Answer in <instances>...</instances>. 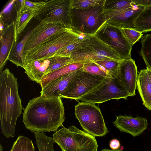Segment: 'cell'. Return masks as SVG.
<instances>
[{"label":"cell","instance_id":"obj_1","mask_svg":"<svg viewBox=\"0 0 151 151\" xmlns=\"http://www.w3.org/2000/svg\"><path fill=\"white\" fill-rule=\"evenodd\" d=\"M64 108L61 98L40 96L30 100L23 113L25 127L32 132H55L63 127Z\"/></svg>","mask_w":151,"mask_h":151},{"label":"cell","instance_id":"obj_2","mask_svg":"<svg viewBox=\"0 0 151 151\" xmlns=\"http://www.w3.org/2000/svg\"><path fill=\"white\" fill-rule=\"evenodd\" d=\"M17 78L6 68L0 74V120L1 132L6 138L14 137L17 118L23 108Z\"/></svg>","mask_w":151,"mask_h":151},{"label":"cell","instance_id":"obj_3","mask_svg":"<svg viewBox=\"0 0 151 151\" xmlns=\"http://www.w3.org/2000/svg\"><path fill=\"white\" fill-rule=\"evenodd\" d=\"M75 63L82 64L101 60H122L109 45L95 35H85L79 46L70 54Z\"/></svg>","mask_w":151,"mask_h":151},{"label":"cell","instance_id":"obj_4","mask_svg":"<svg viewBox=\"0 0 151 151\" xmlns=\"http://www.w3.org/2000/svg\"><path fill=\"white\" fill-rule=\"evenodd\" d=\"M52 137L62 151H97L95 137L73 125L63 127Z\"/></svg>","mask_w":151,"mask_h":151},{"label":"cell","instance_id":"obj_5","mask_svg":"<svg viewBox=\"0 0 151 151\" xmlns=\"http://www.w3.org/2000/svg\"><path fill=\"white\" fill-rule=\"evenodd\" d=\"M104 1L85 9L72 8V28L79 33L95 35L99 29L106 22L104 8Z\"/></svg>","mask_w":151,"mask_h":151},{"label":"cell","instance_id":"obj_6","mask_svg":"<svg viewBox=\"0 0 151 151\" xmlns=\"http://www.w3.org/2000/svg\"><path fill=\"white\" fill-rule=\"evenodd\" d=\"M83 35L76 32L71 27L56 33L32 50L25 59V63L50 58L62 48L78 40Z\"/></svg>","mask_w":151,"mask_h":151},{"label":"cell","instance_id":"obj_7","mask_svg":"<svg viewBox=\"0 0 151 151\" xmlns=\"http://www.w3.org/2000/svg\"><path fill=\"white\" fill-rule=\"evenodd\" d=\"M75 113L82 129L88 134L101 137L109 132L101 111L95 104L79 102L75 106Z\"/></svg>","mask_w":151,"mask_h":151},{"label":"cell","instance_id":"obj_8","mask_svg":"<svg viewBox=\"0 0 151 151\" xmlns=\"http://www.w3.org/2000/svg\"><path fill=\"white\" fill-rule=\"evenodd\" d=\"M112 79L88 73L82 68L73 77L60 97L79 100Z\"/></svg>","mask_w":151,"mask_h":151},{"label":"cell","instance_id":"obj_9","mask_svg":"<svg viewBox=\"0 0 151 151\" xmlns=\"http://www.w3.org/2000/svg\"><path fill=\"white\" fill-rule=\"evenodd\" d=\"M72 9V0L47 1L44 6L37 11L34 18L40 22L71 27Z\"/></svg>","mask_w":151,"mask_h":151},{"label":"cell","instance_id":"obj_10","mask_svg":"<svg viewBox=\"0 0 151 151\" xmlns=\"http://www.w3.org/2000/svg\"><path fill=\"white\" fill-rule=\"evenodd\" d=\"M95 35L109 46L122 60L132 59L131 52L132 47L120 28L105 23L99 29Z\"/></svg>","mask_w":151,"mask_h":151},{"label":"cell","instance_id":"obj_11","mask_svg":"<svg viewBox=\"0 0 151 151\" xmlns=\"http://www.w3.org/2000/svg\"><path fill=\"white\" fill-rule=\"evenodd\" d=\"M129 94L118 83L116 79H112L79 100L93 104H100L112 99H127Z\"/></svg>","mask_w":151,"mask_h":151},{"label":"cell","instance_id":"obj_12","mask_svg":"<svg viewBox=\"0 0 151 151\" xmlns=\"http://www.w3.org/2000/svg\"><path fill=\"white\" fill-rule=\"evenodd\" d=\"M69 27L59 24L40 22L31 29L30 35L25 44L24 50V60L32 50L46 39L54 34Z\"/></svg>","mask_w":151,"mask_h":151},{"label":"cell","instance_id":"obj_13","mask_svg":"<svg viewBox=\"0 0 151 151\" xmlns=\"http://www.w3.org/2000/svg\"><path fill=\"white\" fill-rule=\"evenodd\" d=\"M145 7L136 4L132 7L121 10L104 11L106 23L120 29H135V20Z\"/></svg>","mask_w":151,"mask_h":151},{"label":"cell","instance_id":"obj_14","mask_svg":"<svg viewBox=\"0 0 151 151\" xmlns=\"http://www.w3.org/2000/svg\"><path fill=\"white\" fill-rule=\"evenodd\" d=\"M137 67L132 58L119 62L116 78L119 85L132 96L135 95L138 77Z\"/></svg>","mask_w":151,"mask_h":151},{"label":"cell","instance_id":"obj_15","mask_svg":"<svg viewBox=\"0 0 151 151\" xmlns=\"http://www.w3.org/2000/svg\"><path fill=\"white\" fill-rule=\"evenodd\" d=\"M113 123L120 131L129 133L134 137L140 135L148 125L147 120L144 117L127 115L116 116Z\"/></svg>","mask_w":151,"mask_h":151},{"label":"cell","instance_id":"obj_16","mask_svg":"<svg viewBox=\"0 0 151 151\" xmlns=\"http://www.w3.org/2000/svg\"><path fill=\"white\" fill-rule=\"evenodd\" d=\"M0 72L4 68L14 45L15 38V22L8 26L0 34Z\"/></svg>","mask_w":151,"mask_h":151},{"label":"cell","instance_id":"obj_17","mask_svg":"<svg viewBox=\"0 0 151 151\" xmlns=\"http://www.w3.org/2000/svg\"><path fill=\"white\" fill-rule=\"evenodd\" d=\"M81 69L65 75L50 82L42 89L40 95L47 97L61 98V95L73 77Z\"/></svg>","mask_w":151,"mask_h":151},{"label":"cell","instance_id":"obj_18","mask_svg":"<svg viewBox=\"0 0 151 151\" xmlns=\"http://www.w3.org/2000/svg\"><path fill=\"white\" fill-rule=\"evenodd\" d=\"M137 86L143 104L151 110V70L147 68L140 70L138 76Z\"/></svg>","mask_w":151,"mask_h":151},{"label":"cell","instance_id":"obj_19","mask_svg":"<svg viewBox=\"0 0 151 151\" xmlns=\"http://www.w3.org/2000/svg\"><path fill=\"white\" fill-rule=\"evenodd\" d=\"M51 63L50 58L29 62L26 64L25 73L30 80L39 84L46 75Z\"/></svg>","mask_w":151,"mask_h":151},{"label":"cell","instance_id":"obj_20","mask_svg":"<svg viewBox=\"0 0 151 151\" xmlns=\"http://www.w3.org/2000/svg\"><path fill=\"white\" fill-rule=\"evenodd\" d=\"M83 64L74 63L68 64L44 76L39 84L42 89L50 82L65 75L83 68Z\"/></svg>","mask_w":151,"mask_h":151},{"label":"cell","instance_id":"obj_21","mask_svg":"<svg viewBox=\"0 0 151 151\" xmlns=\"http://www.w3.org/2000/svg\"><path fill=\"white\" fill-rule=\"evenodd\" d=\"M31 30L28 32L20 41L15 44L9 56L8 60L17 67H21L24 69L26 66L24 55L25 44L29 37Z\"/></svg>","mask_w":151,"mask_h":151},{"label":"cell","instance_id":"obj_22","mask_svg":"<svg viewBox=\"0 0 151 151\" xmlns=\"http://www.w3.org/2000/svg\"><path fill=\"white\" fill-rule=\"evenodd\" d=\"M134 28L142 33L151 31V6H145L135 20Z\"/></svg>","mask_w":151,"mask_h":151},{"label":"cell","instance_id":"obj_23","mask_svg":"<svg viewBox=\"0 0 151 151\" xmlns=\"http://www.w3.org/2000/svg\"><path fill=\"white\" fill-rule=\"evenodd\" d=\"M15 0L9 1L4 6L0 14V23L8 27L15 22L17 12L15 5Z\"/></svg>","mask_w":151,"mask_h":151},{"label":"cell","instance_id":"obj_24","mask_svg":"<svg viewBox=\"0 0 151 151\" xmlns=\"http://www.w3.org/2000/svg\"><path fill=\"white\" fill-rule=\"evenodd\" d=\"M37 11H30L23 13L17 17L15 22V38L16 43L18 40L19 35L23 31L31 19L34 17Z\"/></svg>","mask_w":151,"mask_h":151},{"label":"cell","instance_id":"obj_25","mask_svg":"<svg viewBox=\"0 0 151 151\" xmlns=\"http://www.w3.org/2000/svg\"><path fill=\"white\" fill-rule=\"evenodd\" d=\"M141 38L140 55L145 61L147 68L151 70V34L145 35Z\"/></svg>","mask_w":151,"mask_h":151},{"label":"cell","instance_id":"obj_26","mask_svg":"<svg viewBox=\"0 0 151 151\" xmlns=\"http://www.w3.org/2000/svg\"><path fill=\"white\" fill-rule=\"evenodd\" d=\"M36 142L39 151H54L55 142L53 137H49L43 132H34Z\"/></svg>","mask_w":151,"mask_h":151},{"label":"cell","instance_id":"obj_27","mask_svg":"<svg viewBox=\"0 0 151 151\" xmlns=\"http://www.w3.org/2000/svg\"><path fill=\"white\" fill-rule=\"evenodd\" d=\"M136 4L133 0H105L104 11H119L132 7Z\"/></svg>","mask_w":151,"mask_h":151},{"label":"cell","instance_id":"obj_28","mask_svg":"<svg viewBox=\"0 0 151 151\" xmlns=\"http://www.w3.org/2000/svg\"><path fill=\"white\" fill-rule=\"evenodd\" d=\"M119 62L104 60L96 61L94 63L97 64L112 78L116 79L117 75Z\"/></svg>","mask_w":151,"mask_h":151},{"label":"cell","instance_id":"obj_29","mask_svg":"<svg viewBox=\"0 0 151 151\" xmlns=\"http://www.w3.org/2000/svg\"><path fill=\"white\" fill-rule=\"evenodd\" d=\"M10 151H35V148L31 140L20 135L14 142Z\"/></svg>","mask_w":151,"mask_h":151},{"label":"cell","instance_id":"obj_30","mask_svg":"<svg viewBox=\"0 0 151 151\" xmlns=\"http://www.w3.org/2000/svg\"><path fill=\"white\" fill-rule=\"evenodd\" d=\"M50 59L51 64L46 75L68 64L74 63L73 60L70 57L53 56L50 57Z\"/></svg>","mask_w":151,"mask_h":151},{"label":"cell","instance_id":"obj_31","mask_svg":"<svg viewBox=\"0 0 151 151\" xmlns=\"http://www.w3.org/2000/svg\"><path fill=\"white\" fill-rule=\"evenodd\" d=\"M84 36V35L77 41L62 48L54 54L52 56H60L70 57L71 53L79 46L82 41Z\"/></svg>","mask_w":151,"mask_h":151},{"label":"cell","instance_id":"obj_32","mask_svg":"<svg viewBox=\"0 0 151 151\" xmlns=\"http://www.w3.org/2000/svg\"><path fill=\"white\" fill-rule=\"evenodd\" d=\"M83 65V69L84 71L93 75L112 78L108 74L104 72L95 63H88Z\"/></svg>","mask_w":151,"mask_h":151},{"label":"cell","instance_id":"obj_33","mask_svg":"<svg viewBox=\"0 0 151 151\" xmlns=\"http://www.w3.org/2000/svg\"><path fill=\"white\" fill-rule=\"evenodd\" d=\"M121 29L132 47L141 38L143 35L142 33L135 29L122 28Z\"/></svg>","mask_w":151,"mask_h":151},{"label":"cell","instance_id":"obj_34","mask_svg":"<svg viewBox=\"0 0 151 151\" xmlns=\"http://www.w3.org/2000/svg\"><path fill=\"white\" fill-rule=\"evenodd\" d=\"M105 0H72V8L85 9L100 4Z\"/></svg>","mask_w":151,"mask_h":151},{"label":"cell","instance_id":"obj_35","mask_svg":"<svg viewBox=\"0 0 151 151\" xmlns=\"http://www.w3.org/2000/svg\"><path fill=\"white\" fill-rule=\"evenodd\" d=\"M47 1H33L25 0L24 9L21 13L30 11H38L44 6Z\"/></svg>","mask_w":151,"mask_h":151},{"label":"cell","instance_id":"obj_36","mask_svg":"<svg viewBox=\"0 0 151 151\" xmlns=\"http://www.w3.org/2000/svg\"><path fill=\"white\" fill-rule=\"evenodd\" d=\"M25 2V0H15V5L17 12V17L20 14L24 9Z\"/></svg>","mask_w":151,"mask_h":151},{"label":"cell","instance_id":"obj_37","mask_svg":"<svg viewBox=\"0 0 151 151\" xmlns=\"http://www.w3.org/2000/svg\"><path fill=\"white\" fill-rule=\"evenodd\" d=\"M120 143L119 141L116 139L111 140L109 143V146L113 150H119L120 147Z\"/></svg>","mask_w":151,"mask_h":151},{"label":"cell","instance_id":"obj_38","mask_svg":"<svg viewBox=\"0 0 151 151\" xmlns=\"http://www.w3.org/2000/svg\"><path fill=\"white\" fill-rule=\"evenodd\" d=\"M137 4L144 6H151V0H133Z\"/></svg>","mask_w":151,"mask_h":151},{"label":"cell","instance_id":"obj_39","mask_svg":"<svg viewBox=\"0 0 151 151\" xmlns=\"http://www.w3.org/2000/svg\"><path fill=\"white\" fill-rule=\"evenodd\" d=\"M100 151H123L122 150L119 149L116 150H111L107 149H103Z\"/></svg>","mask_w":151,"mask_h":151},{"label":"cell","instance_id":"obj_40","mask_svg":"<svg viewBox=\"0 0 151 151\" xmlns=\"http://www.w3.org/2000/svg\"><path fill=\"white\" fill-rule=\"evenodd\" d=\"M3 150V147L2 146V145L1 144H0V151H2Z\"/></svg>","mask_w":151,"mask_h":151}]
</instances>
